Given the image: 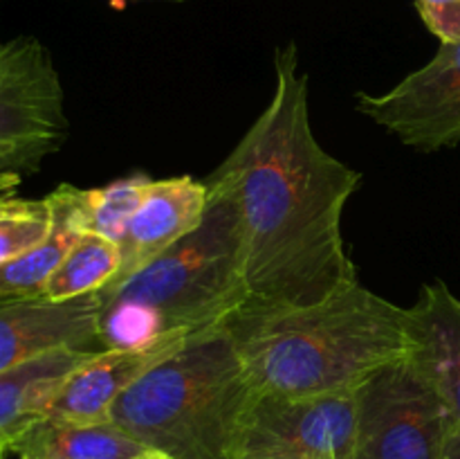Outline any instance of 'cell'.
Here are the masks:
<instances>
[{
    "label": "cell",
    "instance_id": "1",
    "mask_svg": "<svg viewBox=\"0 0 460 459\" xmlns=\"http://www.w3.org/2000/svg\"><path fill=\"white\" fill-rule=\"evenodd\" d=\"M205 184L236 212L247 304H313L359 279L341 219L362 176L314 138L295 43L277 50L272 99Z\"/></svg>",
    "mask_w": 460,
    "mask_h": 459
},
{
    "label": "cell",
    "instance_id": "2",
    "mask_svg": "<svg viewBox=\"0 0 460 459\" xmlns=\"http://www.w3.org/2000/svg\"><path fill=\"white\" fill-rule=\"evenodd\" d=\"M220 327L256 392L355 394L413 349L409 309L350 282L313 304H243Z\"/></svg>",
    "mask_w": 460,
    "mask_h": 459
},
{
    "label": "cell",
    "instance_id": "3",
    "mask_svg": "<svg viewBox=\"0 0 460 459\" xmlns=\"http://www.w3.org/2000/svg\"><path fill=\"white\" fill-rule=\"evenodd\" d=\"M97 295L102 349H146L166 338L220 327L247 304L232 202L209 189L200 228L124 284Z\"/></svg>",
    "mask_w": 460,
    "mask_h": 459
},
{
    "label": "cell",
    "instance_id": "4",
    "mask_svg": "<svg viewBox=\"0 0 460 459\" xmlns=\"http://www.w3.org/2000/svg\"><path fill=\"white\" fill-rule=\"evenodd\" d=\"M252 394L232 338L211 327L128 387L108 421L169 459H232Z\"/></svg>",
    "mask_w": 460,
    "mask_h": 459
},
{
    "label": "cell",
    "instance_id": "5",
    "mask_svg": "<svg viewBox=\"0 0 460 459\" xmlns=\"http://www.w3.org/2000/svg\"><path fill=\"white\" fill-rule=\"evenodd\" d=\"M456 432L447 400L407 356L355 392L350 459H445Z\"/></svg>",
    "mask_w": 460,
    "mask_h": 459
},
{
    "label": "cell",
    "instance_id": "6",
    "mask_svg": "<svg viewBox=\"0 0 460 459\" xmlns=\"http://www.w3.org/2000/svg\"><path fill=\"white\" fill-rule=\"evenodd\" d=\"M355 394H252L232 459H350Z\"/></svg>",
    "mask_w": 460,
    "mask_h": 459
},
{
    "label": "cell",
    "instance_id": "7",
    "mask_svg": "<svg viewBox=\"0 0 460 459\" xmlns=\"http://www.w3.org/2000/svg\"><path fill=\"white\" fill-rule=\"evenodd\" d=\"M355 108L402 144L438 151L460 142V40L440 43L427 66L385 94L359 93Z\"/></svg>",
    "mask_w": 460,
    "mask_h": 459
},
{
    "label": "cell",
    "instance_id": "8",
    "mask_svg": "<svg viewBox=\"0 0 460 459\" xmlns=\"http://www.w3.org/2000/svg\"><path fill=\"white\" fill-rule=\"evenodd\" d=\"M67 135L63 88L48 48L34 36L0 45V142L61 147Z\"/></svg>",
    "mask_w": 460,
    "mask_h": 459
},
{
    "label": "cell",
    "instance_id": "9",
    "mask_svg": "<svg viewBox=\"0 0 460 459\" xmlns=\"http://www.w3.org/2000/svg\"><path fill=\"white\" fill-rule=\"evenodd\" d=\"M99 309L97 292L67 302L43 295L0 300V374L48 351H103L97 338Z\"/></svg>",
    "mask_w": 460,
    "mask_h": 459
},
{
    "label": "cell",
    "instance_id": "10",
    "mask_svg": "<svg viewBox=\"0 0 460 459\" xmlns=\"http://www.w3.org/2000/svg\"><path fill=\"white\" fill-rule=\"evenodd\" d=\"M209 205V189L191 176L153 180L119 241L121 266L106 288L119 286L164 255L171 246L200 228Z\"/></svg>",
    "mask_w": 460,
    "mask_h": 459
},
{
    "label": "cell",
    "instance_id": "11",
    "mask_svg": "<svg viewBox=\"0 0 460 459\" xmlns=\"http://www.w3.org/2000/svg\"><path fill=\"white\" fill-rule=\"evenodd\" d=\"M191 336L166 338L146 349L97 351L63 382L45 417L67 423H106L117 399Z\"/></svg>",
    "mask_w": 460,
    "mask_h": 459
},
{
    "label": "cell",
    "instance_id": "12",
    "mask_svg": "<svg viewBox=\"0 0 460 459\" xmlns=\"http://www.w3.org/2000/svg\"><path fill=\"white\" fill-rule=\"evenodd\" d=\"M413 349L420 364L456 418L460 435V297L447 284H425L416 304L409 309Z\"/></svg>",
    "mask_w": 460,
    "mask_h": 459
},
{
    "label": "cell",
    "instance_id": "13",
    "mask_svg": "<svg viewBox=\"0 0 460 459\" xmlns=\"http://www.w3.org/2000/svg\"><path fill=\"white\" fill-rule=\"evenodd\" d=\"M94 354L93 349L48 351L0 374V441L9 444L43 418L63 382Z\"/></svg>",
    "mask_w": 460,
    "mask_h": 459
},
{
    "label": "cell",
    "instance_id": "14",
    "mask_svg": "<svg viewBox=\"0 0 460 459\" xmlns=\"http://www.w3.org/2000/svg\"><path fill=\"white\" fill-rule=\"evenodd\" d=\"M45 198L52 210V225H49L48 237L39 246L27 250L25 255L0 266V300L40 295L63 256L70 252L76 238L88 230L85 228L84 202H81V189L72 187V184H61Z\"/></svg>",
    "mask_w": 460,
    "mask_h": 459
},
{
    "label": "cell",
    "instance_id": "15",
    "mask_svg": "<svg viewBox=\"0 0 460 459\" xmlns=\"http://www.w3.org/2000/svg\"><path fill=\"white\" fill-rule=\"evenodd\" d=\"M139 441L106 423L39 418L7 444L16 459H130L146 453Z\"/></svg>",
    "mask_w": 460,
    "mask_h": 459
},
{
    "label": "cell",
    "instance_id": "16",
    "mask_svg": "<svg viewBox=\"0 0 460 459\" xmlns=\"http://www.w3.org/2000/svg\"><path fill=\"white\" fill-rule=\"evenodd\" d=\"M121 266L119 243L85 230L70 248L40 295L52 302H67L93 295L117 277Z\"/></svg>",
    "mask_w": 460,
    "mask_h": 459
},
{
    "label": "cell",
    "instance_id": "17",
    "mask_svg": "<svg viewBox=\"0 0 460 459\" xmlns=\"http://www.w3.org/2000/svg\"><path fill=\"white\" fill-rule=\"evenodd\" d=\"M151 183L146 174H133L106 187L81 189L85 228L119 243Z\"/></svg>",
    "mask_w": 460,
    "mask_h": 459
},
{
    "label": "cell",
    "instance_id": "18",
    "mask_svg": "<svg viewBox=\"0 0 460 459\" xmlns=\"http://www.w3.org/2000/svg\"><path fill=\"white\" fill-rule=\"evenodd\" d=\"M52 210L48 198L31 201L0 194V266L39 246L49 232Z\"/></svg>",
    "mask_w": 460,
    "mask_h": 459
},
{
    "label": "cell",
    "instance_id": "19",
    "mask_svg": "<svg viewBox=\"0 0 460 459\" xmlns=\"http://www.w3.org/2000/svg\"><path fill=\"white\" fill-rule=\"evenodd\" d=\"M416 7L440 43L460 40V0H416Z\"/></svg>",
    "mask_w": 460,
    "mask_h": 459
},
{
    "label": "cell",
    "instance_id": "20",
    "mask_svg": "<svg viewBox=\"0 0 460 459\" xmlns=\"http://www.w3.org/2000/svg\"><path fill=\"white\" fill-rule=\"evenodd\" d=\"M54 151L57 147L43 142H0V176L39 169L40 162Z\"/></svg>",
    "mask_w": 460,
    "mask_h": 459
},
{
    "label": "cell",
    "instance_id": "21",
    "mask_svg": "<svg viewBox=\"0 0 460 459\" xmlns=\"http://www.w3.org/2000/svg\"><path fill=\"white\" fill-rule=\"evenodd\" d=\"M22 174H3L0 176V194H16Z\"/></svg>",
    "mask_w": 460,
    "mask_h": 459
},
{
    "label": "cell",
    "instance_id": "22",
    "mask_svg": "<svg viewBox=\"0 0 460 459\" xmlns=\"http://www.w3.org/2000/svg\"><path fill=\"white\" fill-rule=\"evenodd\" d=\"M445 459H460V435L458 432H456V436H454L452 446H449V453Z\"/></svg>",
    "mask_w": 460,
    "mask_h": 459
},
{
    "label": "cell",
    "instance_id": "23",
    "mask_svg": "<svg viewBox=\"0 0 460 459\" xmlns=\"http://www.w3.org/2000/svg\"><path fill=\"white\" fill-rule=\"evenodd\" d=\"M130 459H169V457L162 453H157V450H146V453L137 454V457H130Z\"/></svg>",
    "mask_w": 460,
    "mask_h": 459
},
{
    "label": "cell",
    "instance_id": "24",
    "mask_svg": "<svg viewBox=\"0 0 460 459\" xmlns=\"http://www.w3.org/2000/svg\"><path fill=\"white\" fill-rule=\"evenodd\" d=\"M4 454H7V444H4V441H0V459H4Z\"/></svg>",
    "mask_w": 460,
    "mask_h": 459
},
{
    "label": "cell",
    "instance_id": "25",
    "mask_svg": "<svg viewBox=\"0 0 460 459\" xmlns=\"http://www.w3.org/2000/svg\"><path fill=\"white\" fill-rule=\"evenodd\" d=\"M169 3H180V0H169Z\"/></svg>",
    "mask_w": 460,
    "mask_h": 459
}]
</instances>
